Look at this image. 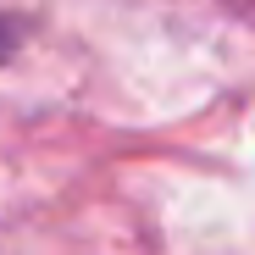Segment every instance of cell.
Returning <instances> with one entry per match:
<instances>
[{"label": "cell", "instance_id": "6da1fadb", "mask_svg": "<svg viewBox=\"0 0 255 255\" xmlns=\"http://www.w3.org/2000/svg\"><path fill=\"white\" fill-rule=\"evenodd\" d=\"M11 39H17V28H11L6 17H0V56H6V50H11Z\"/></svg>", "mask_w": 255, "mask_h": 255}]
</instances>
